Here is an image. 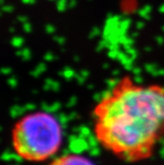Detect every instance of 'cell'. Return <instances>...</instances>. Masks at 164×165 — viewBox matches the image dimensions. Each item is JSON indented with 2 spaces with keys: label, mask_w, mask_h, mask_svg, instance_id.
Returning a JSON list of instances; mask_svg holds the SVG:
<instances>
[{
  "label": "cell",
  "mask_w": 164,
  "mask_h": 165,
  "mask_svg": "<svg viewBox=\"0 0 164 165\" xmlns=\"http://www.w3.org/2000/svg\"><path fill=\"white\" fill-rule=\"evenodd\" d=\"M92 120L105 150L126 162L145 160L164 139V86L122 77L97 102Z\"/></svg>",
  "instance_id": "1"
},
{
  "label": "cell",
  "mask_w": 164,
  "mask_h": 165,
  "mask_svg": "<svg viewBox=\"0 0 164 165\" xmlns=\"http://www.w3.org/2000/svg\"><path fill=\"white\" fill-rule=\"evenodd\" d=\"M62 127L57 119L46 111L23 116L11 130L14 152L22 160L43 162L55 155L62 144Z\"/></svg>",
  "instance_id": "2"
},
{
  "label": "cell",
  "mask_w": 164,
  "mask_h": 165,
  "mask_svg": "<svg viewBox=\"0 0 164 165\" xmlns=\"http://www.w3.org/2000/svg\"><path fill=\"white\" fill-rule=\"evenodd\" d=\"M49 165H95V163L84 155L69 153L55 157Z\"/></svg>",
  "instance_id": "3"
}]
</instances>
